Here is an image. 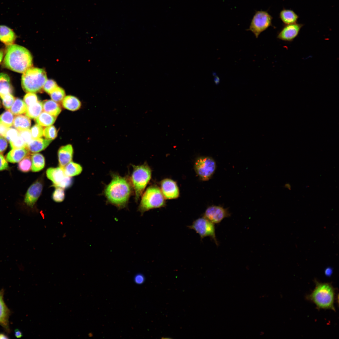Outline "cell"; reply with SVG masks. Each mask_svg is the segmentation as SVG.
<instances>
[{
    "instance_id": "6da1fadb",
    "label": "cell",
    "mask_w": 339,
    "mask_h": 339,
    "mask_svg": "<svg viewBox=\"0 0 339 339\" xmlns=\"http://www.w3.org/2000/svg\"><path fill=\"white\" fill-rule=\"evenodd\" d=\"M110 182L105 189L104 193L109 203L119 209L126 206L132 191V186L126 178L113 174Z\"/></svg>"
},
{
    "instance_id": "7a4b0ae2",
    "label": "cell",
    "mask_w": 339,
    "mask_h": 339,
    "mask_svg": "<svg viewBox=\"0 0 339 339\" xmlns=\"http://www.w3.org/2000/svg\"><path fill=\"white\" fill-rule=\"evenodd\" d=\"M3 65L12 71L23 73L32 67V57L26 48L13 44L8 46L7 47Z\"/></svg>"
},
{
    "instance_id": "3957f363",
    "label": "cell",
    "mask_w": 339,
    "mask_h": 339,
    "mask_svg": "<svg viewBox=\"0 0 339 339\" xmlns=\"http://www.w3.org/2000/svg\"><path fill=\"white\" fill-rule=\"evenodd\" d=\"M315 287L306 297L307 299L315 304L318 309H331L335 311L334 306L335 291L330 283L315 281Z\"/></svg>"
},
{
    "instance_id": "277c9868",
    "label": "cell",
    "mask_w": 339,
    "mask_h": 339,
    "mask_svg": "<svg viewBox=\"0 0 339 339\" xmlns=\"http://www.w3.org/2000/svg\"><path fill=\"white\" fill-rule=\"evenodd\" d=\"M46 72L43 69L31 67L23 73L21 85L27 93L40 92L47 80Z\"/></svg>"
},
{
    "instance_id": "5b68a950",
    "label": "cell",
    "mask_w": 339,
    "mask_h": 339,
    "mask_svg": "<svg viewBox=\"0 0 339 339\" xmlns=\"http://www.w3.org/2000/svg\"><path fill=\"white\" fill-rule=\"evenodd\" d=\"M131 176L132 185L137 201L142 196L151 177V170L147 164L140 165H133Z\"/></svg>"
},
{
    "instance_id": "8992f818",
    "label": "cell",
    "mask_w": 339,
    "mask_h": 339,
    "mask_svg": "<svg viewBox=\"0 0 339 339\" xmlns=\"http://www.w3.org/2000/svg\"><path fill=\"white\" fill-rule=\"evenodd\" d=\"M164 197L161 190L155 186L148 188L143 193L138 207L142 214L152 209L164 207Z\"/></svg>"
},
{
    "instance_id": "52a82bcc",
    "label": "cell",
    "mask_w": 339,
    "mask_h": 339,
    "mask_svg": "<svg viewBox=\"0 0 339 339\" xmlns=\"http://www.w3.org/2000/svg\"><path fill=\"white\" fill-rule=\"evenodd\" d=\"M272 17L266 11H256L251 20L249 29L257 38L261 33L272 25Z\"/></svg>"
},
{
    "instance_id": "ba28073f",
    "label": "cell",
    "mask_w": 339,
    "mask_h": 339,
    "mask_svg": "<svg viewBox=\"0 0 339 339\" xmlns=\"http://www.w3.org/2000/svg\"><path fill=\"white\" fill-rule=\"evenodd\" d=\"M190 229L194 230L200 236L202 240L206 237H210L217 246L218 243L215 232L214 224L203 217L195 221L192 224L187 226Z\"/></svg>"
},
{
    "instance_id": "9c48e42d",
    "label": "cell",
    "mask_w": 339,
    "mask_h": 339,
    "mask_svg": "<svg viewBox=\"0 0 339 339\" xmlns=\"http://www.w3.org/2000/svg\"><path fill=\"white\" fill-rule=\"evenodd\" d=\"M195 171L203 180H209L214 173L216 167L214 160L209 157H201L198 159L195 164Z\"/></svg>"
},
{
    "instance_id": "30bf717a",
    "label": "cell",
    "mask_w": 339,
    "mask_h": 339,
    "mask_svg": "<svg viewBox=\"0 0 339 339\" xmlns=\"http://www.w3.org/2000/svg\"><path fill=\"white\" fill-rule=\"evenodd\" d=\"M46 173L47 177L52 181L55 187L67 188L72 184V178L66 175L63 168L60 166L49 168L47 170Z\"/></svg>"
},
{
    "instance_id": "8fae6325",
    "label": "cell",
    "mask_w": 339,
    "mask_h": 339,
    "mask_svg": "<svg viewBox=\"0 0 339 339\" xmlns=\"http://www.w3.org/2000/svg\"><path fill=\"white\" fill-rule=\"evenodd\" d=\"M43 180L40 178L37 179L29 188L25 195L24 202L31 209H33L40 196L43 188Z\"/></svg>"
},
{
    "instance_id": "7c38bea8",
    "label": "cell",
    "mask_w": 339,
    "mask_h": 339,
    "mask_svg": "<svg viewBox=\"0 0 339 339\" xmlns=\"http://www.w3.org/2000/svg\"><path fill=\"white\" fill-rule=\"evenodd\" d=\"M230 216L228 210L223 207L212 206L208 207L203 215V217L214 224L220 223L224 218Z\"/></svg>"
},
{
    "instance_id": "4fadbf2b",
    "label": "cell",
    "mask_w": 339,
    "mask_h": 339,
    "mask_svg": "<svg viewBox=\"0 0 339 339\" xmlns=\"http://www.w3.org/2000/svg\"><path fill=\"white\" fill-rule=\"evenodd\" d=\"M303 25L297 23L284 25L278 33L277 37L282 41L291 42L298 36Z\"/></svg>"
},
{
    "instance_id": "5bb4252c",
    "label": "cell",
    "mask_w": 339,
    "mask_h": 339,
    "mask_svg": "<svg viewBox=\"0 0 339 339\" xmlns=\"http://www.w3.org/2000/svg\"><path fill=\"white\" fill-rule=\"evenodd\" d=\"M161 190L165 198L173 199L178 198L179 190L176 183L169 179L162 180L161 183Z\"/></svg>"
},
{
    "instance_id": "9a60e30c",
    "label": "cell",
    "mask_w": 339,
    "mask_h": 339,
    "mask_svg": "<svg viewBox=\"0 0 339 339\" xmlns=\"http://www.w3.org/2000/svg\"><path fill=\"white\" fill-rule=\"evenodd\" d=\"M73 148L71 144L61 147L58 151V157L60 166L64 168L72 161L73 155Z\"/></svg>"
},
{
    "instance_id": "2e32d148",
    "label": "cell",
    "mask_w": 339,
    "mask_h": 339,
    "mask_svg": "<svg viewBox=\"0 0 339 339\" xmlns=\"http://www.w3.org/2000/svg\"><path fill=\"white\" fill-rule=\"evenodd\" d=\"M52 141L51 140L40 138L32 139L27 144L26 148L29 152L36 153L44 150Z\"/></svg>"
},
{
    "instance_id": "e0dca14e",
    "label": "cell",
    "mask_w": 339,
    "mask_h": 339,
    "mask_svg": "<svg viewBox=\"0 0 339 339\" xmlns=\"http://www.w3.org/2000/svg\"><path fill=\"white\" fill-rule=\"evenodd\" d=\"M17 36L13 30L8 26L0 25V41L7 46L13 44Z\"/></svg>"
},
{
    "instance_id": "ac0fdd59",
    "label": "cell",
    "mask_w": 339,
    "mask_h": 339,
    "mask_svg": "<svg viewBox=\"0 0 339 339\" xmlns=\"http://www.w3.org/2000/svg\"><path fill=\"white\" fill-rule=\"evenodd\" d=\"M29 153L26 148H13L7 153L6 159L11 163H17L29 155Z\"/></svg>"
},
{
    "instance_id": "d6986e66",
    "label": "cell",
    "mask_w": 339,
    "mask_h": 339,
    "mask_svg": "<svg viewBox=\"0 0 339 339\" xmlns=\"http://www.w3.org/2000/svg\"><path fill=\"white\" fill-rule=\"evenodd\" d=\"M3 291H0V325L8 330V318L9 311L3 299Z\"/></svg>"
},
{
    "instance_id": "ffe728a7",
    "label": "cell",
    "mask_w": 339,
    "mask_h": 339,
    "mask_svg": "<svg viewBox=\"0 0 339 339\" xmlns=\"http://www.w3.org/2000/svg\"><path fill=\"white\" fill-rule=\"evenodd\" d=\"M12 87L9 76L6 73H0V97L12 94Z\"/></svg>"
},
{
    "instance_id": "44dd1931",
    "label": "cell",
    "mask_w": 339,
    "mask_h": 339,
    "mask_svg": "<svg viewBox=\"0 0 339 339\" xmlns=\"http://www.w3.org/2000/svg\"><path fill=\"white\" fill-rule=\"evenodd\" d=\"M43 109L44 111L57 117L62 110L61 107L57 102L52 100H47L42 102Z\"/></svg>"
},
{
    "instance_id": "7402d4cb",
    "label": "cell",
    "mask_w": 339,
    "mask_h": 339,
    "mask_svg": "<svg viewBox=\"0 0 339 339\" xmlns=\"http://www.w3.org/2000/svg\"><path fill=\"white\" fill-rule=\"evenodd\" d=\"M279 18L285 25L296 23L299 17L293 10L283 8L279 13Z\"/></svg>"
},
{
    "instance_id": "603a6c76",
    "label": "cell",
    "mask_w": 339,
    "mask_h": 339,
    "mask_svg": "<svg viewBox=\"0 0 339 339\" xmlns=\"http://www.w3.org/2000/svg\"><path fill=\"white\" fill-rule=\"evenodd\" d=\"M31 158L32 162L31 170L34 172H37L42 170L45 167V160L42 154L34 153L31 154Z\"/></svg>"
},
{
    "instance_id": "cb8c5ba5",
    "label": "cell",
    "mask_w": 339,
    "mask_h": 339,
    "mask_svg": "<svg viewBox=\"0 0 339 339\" xmlns=\"http://www.w3.org/2000/svg\"><path fill=\"white\" fill-rule=\"evenodd\" d=\"M31 124L30 118L26 116L18 115L14 117L13 125L19 131L29 129Z\"/></svg>"
},
{
    "instance_id": "d4e9b609",
    "label": "cell",
    "mask_w": 339,
    "mask_h": 339,
    "mask_svg": "<svg viewBox=\"0 0 339 339\" xmlns=\"http://www.w3.org/2000/svg\"><path fill=\"white\" fill-rule=\"evenodd\" d=\"M62 105L64 108L71 111H76L80 107L81 104L80 100L76 97L71 95L65 96L62 101Z\"/></svg>"
},
{
    "instance_id": "484cf974",
    "label": "cell",
    "mask_w": 339,
    "mask_h": 339,
    "mask_svg": "<svg viewBox=\"0 0 339 339\" xmlns=\"http://www.w3.org/2000/svg\"><path fill=\"white\" fill-rule=\"evenodd\" d=\"M42 102L38 101L27 107L26 116L30 118L35 119L42 112Z\"/></svg>"
},
{
    "instance_id": "4316f807",
    "label": "cell",
    "mask_w": 339,
    "mask_h": 339,
    "mask_svg": "<svg viewBox=\"0 0 339 339\" xmlns=\"http://www.w3.org/2000/svg\"><path fill=\"white\" fill-rule=\"evenodd\" d=\"M56 118V117L44 111L42 112L35 120L37 124L41 126L46 127L52 125L55 122Z\"/></svg>"
},
{
    "instance_id": "83f0119b",
    "label": "cell",
    "mask_w": 339,
    "mask_h": 339,
    "mask_svg": "<svg viewBox=\"0 0 339 339\" xmlns=\"http://www.w3.org/2000/svg\"><path fill=\"white\" fill-rule=\"evenodd\" d=\"M63 169L66 175L71 177L79 175L82 171L80 165L72 161L67 164Z\"/></svg>"
},
{
    "instance_id": "f1b7e54d",
    "label": "cell",
    "mask_w": 339,
    "mask_h": 339,
    "mask_svg": "<svg viewBox=\"0 0 339 339\" xmlns=\"http://www.w3.org/2000/svg\"><path fill=\"white\" fill-rule=\"evenodd\" d=\"M27 107L24 101L19 98H16L9 110L14 115H18L25 113Z\"/></svg>"
},
{
    "instance_id": "f546056e",
    "label": "cell",
    "mask_w": 339,
    "mask_h": 339,
    "mask_svg": "<svg viewBox=\"0 0 339 339\" xmlns=\"http://www.w3.org/2000/svg\"><path fill=\"white\" fill-rule=\"evenodd\" d=\"M9 110L5 111L0 115V124L9 127L13 125L14 116Z\"/></svg>"
},
{
    "instance_id": "4dcf8cb0",
    "label": "cell",
    "mask_w": 339,
    "mask_h": 339,
    "mask_svg": "<svg viewBox=\"0 0 339 339\" xmlns=\"http://www.w3.org/2000/svg\"><path fill=\"white\" fill-rule=\"evenodd\" d=\"M49 94L52 100L57 103L62 101L65 96L64 90L58 86Z\"/></svg>"
},
{
    "instance_id": "1f68e13d",
    "label": "cell",
    "mask_w": 339,
    "mask_h": 339,
    "mask_svg": "<svg viewBox=\"0 0 339 339\" xmlns=\"http://www.w3.org/2000/svg\"><path fill=\"white\" fill-rule=\"evenodd\" d=\"M30 156L29 154L28 155L19 162L18 165V168L19 170L23 172H27L30 170L32 165Z\"/></svg>"
},
{
    "instance_id": "d6a6232c",
    "label": "cell",
    "mask_w": 339,
    "mask_h": 339,
    "mask_svg": "<svg viewBox=\"0 0 339 339\" xmlns=\"http://www.w3.org/2000/svg\"><path fill=\"white\" fill-rule=\"evenodd\" d=\"M57 134L56 129L54 126H46L43 129V135L46 139L52 140L56 137Z\"/></svg>"
},
{
    "instance_id": "836d02e7",
    "label": "cell",
    "mask_w": 339,
    "mask_h": 339,
    "mask_svg": "<svg viewBox=\"0 0 339 339\" xmlns=\"http://www.w3.org/2000/svg\"><path fill=\"white\" fill-rule=\"evenodd\" d=\"M55 187L56 188L53 193L52 198L56 202H61L65 198V194L64 189L59 187Z\"/></svg>"
},
{
    "instance_id": "e575fe53",
    "label": "cell",
    "mask_w": 339,
    "mask_h": 339,
    "mask_svg": "<svg viewBox=\"0 0 339 339\" xmlns=\"http://www.w3.org/2000/svg\"><path fill=\"white\" fill-rule=\"evenodd\" d=\"M1 99L2 100L3 106L7 110H9L10 109L15 99L11 94L5 95Z\"/></svg>"
},
{
    "instance_id": "d590c367",
    "label": "cell",
    "mask_w": 339,
    "mask_h": 339,
    "mask_svg": "<svg viewBox=\"0 0 339 339\" xmlns=\"http://www.w3.org/2000/svg\"><path fill=\"white\" fill-rule=\"evenodd\" d=\"M30 131L33 139L40 138L43 135V129L42 126L37 124L32 126Z\"/></svg>"
},
{
    "instance_id": "8d00e7d4",
    "label": "cell",
    "mask_w": 339,
    "mask_h": 339,
    "mask_svg": "<svg viewBox=\"0 0 339 339\" xmlns=\"http://www.w3.org/2000/svg\"><path fill=\"white\" fill-rule=\"evenodd\" d=\"M19 136V131L13 128L9 127L4 137L9 142L13 141Z\"/></svg>"
},
{
    "instance_id": "74e56055",
    "label": "cell",
    "mask_w": 339,
    "mask_h": 339,
    "mask_svg": "<svg viewBox=\"0 0 339 339\" xmlns=\"http://www.w3.org/2000/svg\"><path fill=\"white\" fill-rule=\"evenodd\" d=\"M24 101L28 107L38 101L37 97L34 93H28L24 97Z\"/></svg>"
},
{
    "instance_id": "f35d334b",
    "label": "cell",
    "mask_w": 339,
    "mask_h": 339,
    "mask_svg": "<svg viewBox=\"0 0 339 339\" xmlns=\"http://www.w3.org/2000/svg\"><path fill=\"white\" fill-rule=\"evenodd\" d=\"M9 143L12 149L26 148L27 144L19 136Z\"/></svg>"
},
{
    "instance_id": "ab89813d",
    "label": "cell",
    "mask_w": 339,
    "mask_h": 339,
    "mask_svg": "<svg viewBox=\"0 0 339 339\" xmlns=\"http://www.w3.org/2000/svg\"><path fill=\"white\" fill-rule=\"evenodd\" d=\"M57 86L54 81L52 79H47L43 86V89L46 92L50 94Z\"/></svg>"
},
{
    "instance_id": "60d3db41",
    "label": "cell",
    "mask_w": 339,
    "mask_h": 339,
    "mask_svg": "<svg viewBox=\"0 0 339 339\" xmlns=\"http://www.w3.org/2000/svg\"><path fill=\"white\" fill-rule=\"evenodd\" d=\"M19 136L22 138L27 145L33 139L30 130L29 129L19 131Z\"/></svg>"
},
{
    "instance_id": "b9f144b4",
    "label": "cell",
    "mask_w": 339,
    "mask_h": 339,
    "mask_svg": "<svg viewBox=\"0 0 339 339\" xmlns=\"http://www.w3.org/2000/svg\"><path fill=\"white\" fill-rule=\"evenodd\" d=\"M8 168V164L6 159L2 154L0 153V171L7 170Z\"/></svg>"
},
{
    "instance_id": "7bdbcfd3",
    "label": "cell",
    "mask_w": 339,
    "mask_h": 339,
    "mask_svg": "<svg viewBox=\"0 0 339 339\" xmlns=\"http://www.w3.org/2000/svg\"><path fill=\"white\" fill-rule=\"evenodd\" d=\"M8 146L6 139L3 137L0 136V153L4 151Z\"/></svg>"
},
{
    "instance_id": "ee69618b",
    "label": "cell",
    "mask_w": 339,
    "mask_h": 339,
    "mask_svg": "<svg viewBox=\"0 0 339 339\" xmlns=\"http://www.w3.org/2000/svg\"><path fill=\"white\" fill-rule=\"evenodd\" d=\"M134 280L135 282L138 284H141L143 283L145 280V278L143 275L138 274L136 275L134 277Z\"/></svg>"
},
{
    "instance_id": "f6af8a7d",
    "label": "cell",
    "mask_w": 339,
    "mask_h": 339,
    "mask_svg": "<svg viewBox=\"0 0 339 339\" xmlns=\"http://www.w3.org/2000/svg\"><path fill=\"white\" fill-rule=\"evenodd\" d=\"M8 128L0 124V136L4 137Z\"/></svg>"
},
{
    "instance_id": "bcb514c9",
    "label": "cell",
    "mask_w": 339,
    "mask_h": 339,
    "mask_svg": "<svg viewBox=\"0 0 339 339\" xmlns=\"http://www.w3.org/2000/svg\"><path fill=\"white\" fill-rule=\"evenodd\" d=\"M332 269L330 267L327 268L325 271V274L327 276H330L332 273Z\"/></svg>"
},
{
    "instance_id": "7dc6e473",
    "label": "cell",
    "mask_w": 339,
    "mask_h": 339,
    "mask_svg": "<svg viewBox=\"0 0 339 339\" xmlns=\"http://www.w3.org/2000/svg\"><path fill=\"white\" fill-rule=\"evenodd\" d=\"M15 336L18 338L22 336V334L19 331L17 330L15 331Z\"/></svg>"
},
{
    "instance_id": "c3c4849f",
    "label": "cell",
    "mask_w": 339,
    "mask_h": 339,
    "mask_svg": "<svg viewBox=\"0 0 339 339\" xmlns=\"http://www.w3.org/2000/svg\"><path fill=\"white\" fill-rule=\"evenodd\" d=\"M3 56V51L2 50H0V63L1 62Z\"/></svg>"
},
{
    "instance_id": "681fc988",
    "label": "cell",
    "mask_w": 339,
    "mask_h": 339,
    "mask_svg": "<svg viewBox=\"0 0 339 339\" xmlns=\"http://www.w3.org/2000/svg\"><path fill=\"white\" fill-rule=\"evenodd\" d=\"M8 337L5 335L3 334H0V339H7Z\"/></svg>"
},
{
    "instance_id": "f907efd6",
    "label": "cell",
    "mask_w": 339,
    "mask_h": 339,
    "mask_svg": "<svg viewBox=\"0 0 339 339\" xmlns=\"http://www.w3.org/2000/svg\"><path fill=\"white\" fill-rule=\"evenodd\" d=\"M285 186L286 188H288V189H289V188H290V187H291L288 184H286Z\"/></svg>"
},
{
    "instance_id": "816d5d0a",
    "label": "cell",
    "mask_w": 339,
    "mask_h": 339,
    "mask_svg": "<svg viewBox=\"0 0 339 339\" xmlns=\"http://www.w3.org/2000/svg\"><path fill=\"white\" fill-rule=\"evenodd\" d=\"M1 106V102L0 101V107Z\"/></svg>"
}]
</instances>
